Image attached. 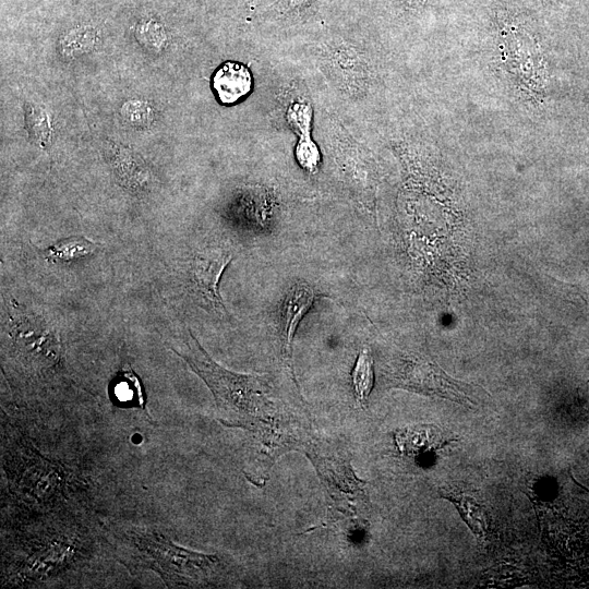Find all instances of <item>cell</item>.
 <instances>
[{"label": "cell", "mask_w": 589, "mask_h": 589, "mask_svg": "<svg viewBox=\"0 0 589 589\" xmlns=\"http://www.w3.org/2000/svg\"><path fill=\"white\" fill-rule=\"evenodd\" d=\"M171 350L212 390L217 418L224 425L245 429L257 435L266 470L281 454L303 447L306 421L294 417L276 398L267 374H240L223 368L208 356L191 332L181 349Z\"/></svg>", "instance_id": "cell-1"}, {"label": "cell", "mask_w": 589, "mask_h": 589, "mask_svg": "<svg viewBox=\"0 0 589 589\" xmlns=\"http://www.w3.org/2000/svg\"><path fill=\"white\" fill-rule=\"evenodd\" d=\"M383 383L387 387L440 397L466 407L478 405V400L486 396L480 386L455 380L420 352H402L390 359L383 370Z\"/></svg>", "instance_id": "cell-2"}, {"label": "cell", "mask_w": 589, "mask_h": 589, "mask_svg": "<svg viewBox=\"0 0 589 589\" xmlns=\"http://www.w3.org/2000/svg\"><path fill=\"white\" fill-rule=\"evenodd\" d=\"M128 541L135 565L154 569L171 585L202 584L217 563L213 555L177 546L157 533L132 532Z\"/></svg>", "instance_id": "cell-3"}, {"label": "cell", "mask_w": 589, "mask_h": 589, "mask_svg": "<svg viewBox=\"0 0 589 589\" xmlns=\"http://www.w3.org/2000/svg\"><path fill=\"white\" fill-rule=\"evenodd\" d=\"M305 454L316 468L320 478L339 513H357V504H364L366 493L364 482L356 477L348 460L324 444L309 440Z\"/></svg>", "instance_id": "cell-4"}, {"label": "cell", "mask_w": 589, "mask_h": 589, "mask_svg": "<svg viewBox=\"0 0 589 589\" xmlns=\"http://www.w3.org/2000/svg\"><path fill=\"white\" fill-rule=\"evenodd\" d=\"M9 335L24 363L44 369L59 362L61 347L58 333L41 317L26 313L13 317Z\"/></svg>", "instance_id": "cell-5"}, {"label": "cell", "mask_w": 589, "mask_h": 589, "mask_svg": "<svg viewBox=\"0 0 589 589\" xmlns=\"http://www.w3.org/2000/svg\"><path fill=\"white\" fill-rule=\"evenodd\" d=\"M232 254L224 247H208L197 251L190 262V285L197 299L219 316L226 309L219 294L218 285Z\"/></svg>", "instance_id": "cell-6"}, {"label": "cell", "mask_w": 589, "mask_h": 589, "mask_svg": "<svg viewBox=\"0 0 589 589\" xmlns=\"http://www.w3.org/2000/svg\"><path fill=\"white\" fill-rule=\"evenodd\" d=\"M14 483L20 491L34 501L47 502L61 491L64 472L59 465L38 455L32 448L23 449L19 455Z\"/></svg>", "instance_id": "cell-7"}, {"label": "cell", "mask_w": 589, "mask_h": 589, "mask_svg": "<svg viewBox=\"0 0 589 589\" xmlns=\"http://www.w3.org/2000/svg\"><path fill=\"white\" fill-rule=\"evenodd\" d=\"M320 298L315 289L300 281L291 286L284 296L279 308V338L284 362L294 377L292 342L297 327L303 316Z\"/></svg>", "instance_id": "cell-8"}, {"label": "cell", "mask_w": 589, "mask_h": 589, "mask_svg": "<svg viewBox=\"0 0 589 589\" xmlns=\"http://www.w3.org/2000/svg\"><path fill=\"white\" fill-rule=\"evenodd\" d=\"M395 441L402 455L413 458L432 456L455 437L434 424H417L396 430Z\"/></svg>", "instance_id": "cell-9"}, {"label": "cell", "mask_w": 589, "mask_h": 589, "mask_svg": "<svg viewBox=\"0 0 589 589\" xmlns=\"http://www.w3.org/2000/svg\"><path fill=\"white\" fill-rule=\"evenodd\" d=\"M212 83L219 100L231 105L250 93L252 76L245 65L228 61L216 70Z\"/></svg>", "instance_id": "cell-10"}, {"label": "cell", "mask_w": 589, "mask_h": 589, "mask_svg": "<svg viewBox=\"0 0 589 589\" xmlns=\"http://www.w3.org/2000/svg\"><path fill=\"white\" fill-rule=\"evenodd\" d=\"M440 493L444 498L450 501L456 506L460 516L478 540L484 542L489 533V520L484 507L471 495H468L456 488H442L440 489Z\"/></svg>", "instance_id": "cell-11"}, {"label": "cell", "mask_w": 589, "mask_h": 589, "mask_svg": "<svg viewBox=\"0 0 589 589\" xmlns=\"http://www.w3.org/2000/svg\"><path fill=\"white\" fill-rule=\"evenodd\" d=\"M110 399L123 408H140L145 410V393L139 376L131 370L124 369L116 374L110 386Z\"/></svg>", "instance_id": "cell-12"}, {"label": "cell", "mask_w": 589, "mask_h": 589, "mask_svg": "<svg viewBox=\"0 0 589 589\" xmlns=\"http://www.w3.org/2000/svg\"><path fill=\"white\" fill-rule=\"evenodd\" d=\"M98 247V243L84 236H71L38 250V253L48 262L71 263L91 255Z\"/></svg>", "instance_id": "cell-13"}, {"label": "cell", "mask_w": 589, "mask_h": 589, "mask_svg": "<svg viewBox=\"0 0 589 589\" xmlns=\"http://www.w3.org/2000/svg\"><path fill=\"white\" fill-rule=\"evenodd\" d=\"M113 168L121 182L132 190H143L149 182L145 165L129 152H119L113 157Z\"/></svg>", "instance_id": "cell-14"}, {"label": "cell", "mask_w": 589, "mask_h": 589, "mask_svg": "<svg viewBox=\"0 0 589 589\" xmlns=\"http://www.w3.org/2000/svg\"><path fill=\"white\" fill-rule=\"evenodd\" d=\"M373 358L368 348H363L358 354L353 371L352 385L357 401L365 407L369 395L373 387Z\"/></svg>", "instance_id": "cell-15"}, {"label": "cell", "mask_w": 589, "mask_h": 589, "mask_svg": "<svg viewBox=\"0 0 589 589\" xmlns=\"http://www.w3.org/2000/svg\"><path fill=\"white\" fill-rule=\"evenodd\" d=\"M25 124L31 140L41 148L51 143V127L47 112L33 104H25Z\"/></svg>", "instance_id": "cell-16"}, {"label": "cell", "mask_w": 589, "mask_h": 589, "mask_svg": "<svg viewBox=\"0 0 589 589\" xmlns=\"http://www.w3.org/2000/svg\"><path fill=\"white\" fill-rule=\"evenodd\" d=\"M93 28H77L70 32L61 41V51L65 56L85 52L95 44Z\"/></svg>", "instance_id": "cell-17"}, {"label": "cell", "mask_w": 589, "mask_h": 589, "mask_svg": "<svg viewBox=\"0 0 589 589\" xmlns=\"http://www.w3.org/2000/svg\"><path fill=\"white\" fill-rule=\"evenodd\" d=\"M123 116L133 124H146L152 121L153 111L143 103H128L122 108Z\"/></svg>", "instance_id": "cell-18"}]
</instances>
